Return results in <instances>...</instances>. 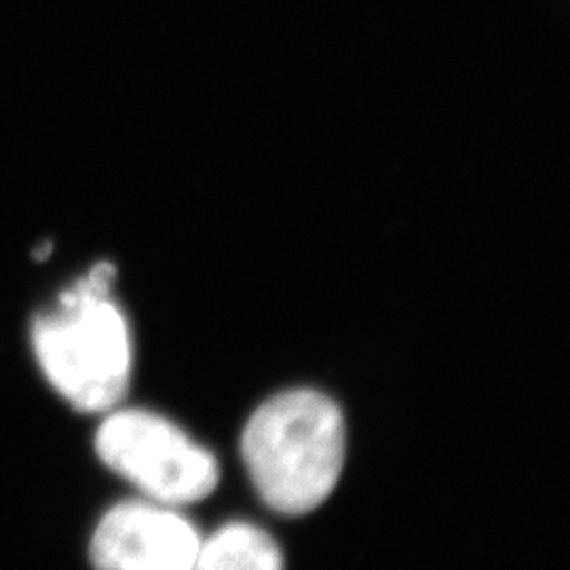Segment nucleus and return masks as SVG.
<instances>
[{"label":"nucleus","mask_w":570,"mask_h":570,"mask_svg":"<svg viewBox=\"0 0 570 570\" xmlns=\"http://www.w3.org/2000/svg\"><path fill=\"white\" fill-rule=\"evenodd\" d=\"M343 412L327 395L296 389L254 412L242 438L245 468L268 508L303 515L336 489L345 465Z\"/></svg>","instance_id":"obj_1"},{"label":"nucleus","mask_w":570,"mask_h":570,"mask_svg":"<svg viewBox=\"0 0 570 570\" xmlns=\"http://www.w3.org/2000/svg\"><path fill=\"white\" fill-rule=\"evenodd\" d=\"M117 271L94 266L66 289L56 311L35 320L32 345L47 381L81 412H110L131 379V334L121 308L108 298Z\"/></svg>","instance_id":"obj_2"},{"label":"nucleus","mask_w":570,"mask_h":570,"mask_svg":"<svg viewBox=\"0 0 570 570\" xmlns=\"http://www.w3.org/2000/svg\"><path fill=\"white\" fill-rule=\"evenodd\" d=\"M96 450L148 501L171 508L204 501L220 480L218 461L209 450L148 410L110 412L98 429Z\"/></svg>","instance_id":"obj_3"},{"label":"nucleus","mask_w":570,"mask_h":570,"mask_svg":"<svg viewBox=\"0 0 570 570\" xmlns=\"http://www.w3.org/2000/svg\"><path fill=\"white\" fill-rule=\"evenodd\" d=\"M202 541L176 508L125 501L104 515L89 556L96 570H193Z\"/></svg>","instance_id":"obj_4"},{"label":"nucleus","mask_w":570,"mask_h":570,"mask_svg":"<svg viewBox=\"0 0 570 570\" xmlns=\"http://www.w3.org/2000/svg\"><path fill=\"white\" fill-rule=\"evenodd\" d=\"M193 570H284V556L265 530L233 522L202 541Z\"/></svg>","instance_id":"obj_5"},{"label":"nucleus","mask_w":570,"mask_h":570,"mask_svg":"<svg viewBox=\"0 0 570 570\" xmlns=\"http://www.w3.org/2000/svg\"><path fill=\"white\" fill-rule=\"evenodd\" d=\"M51 254V244H41V249L35 254L39 261H45Z\"/></svg>","instance_id":"obj_6"}]
</instances>
